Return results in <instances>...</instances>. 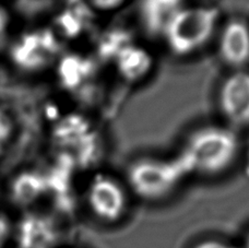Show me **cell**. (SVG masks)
I'll list each match as a JSON object with an SVG mask.
<instances>
[{
	"label": "cell",
	"mask_w": 249,
	"mask_h": 248,
	"mask_svg": "<svg viewBox=\"0 0 249 248\" xmlns=\"http://www.w3.org/2000/svg\"><path fill=\"white\" fill-rule=\"evenodd\" d=\"M45 113H46V116L50 119H55L57 117V109L55 106L53 105L45 106Z\"/></svg>",
	"instance_id": "18"
},
{
	"label": "cell",
	"mask_w": 249,
	"mask_h": 248,
	"mask_svg": "<svg viewBox=\"0 0 249 248\" xmlns=\"http://www.w3.org/2000/svg\"><path fill=\"white\" fill-rule=\"evenodd\" d=\"M188 176L179 159L142 158L127 168L129 188L144 200H160L167 197Z\"/></svg>",
	"instance_id": "3"
},
{
	"label": "cell",
	"mask_w": 249,
	"mask_h": 248,
	"mask_svg": "<svg viewBox=\"0 0 249 248\" xmlns=\"http://www.w3.org/2000/svg\"><path fill=\"white\" fill-rule=\"evenodd\" d=\"M89 6L101 12H112L121 8L126 0H88Z\"/></svg>",
	"instance_id": "13"
},
{
	"label": "cell",
	"mask_w": 249,
	"mask_h": 248,
	"mask_svg": "<svg viewBox=\"0 0 249 248\" xmlns=\"http://www.w3.org/2000/svg\"><path fill=\"white\" fill-rule=\"evenodd\" d=\"M241 151L236 131L228 126L209 125L196 129L177 158L187 174L217 176L229 171Z\"/></svg>",
	"instance_id": "1"
},
{
	"label": "cell",
	"mask_w": 249,
	"mask_h": 248,
	"mask_svg": "<svg viewBox=\"0 0 249 248\" xmlns=\"http://www.w3.org/2000/svg\"><path fill=\"white\" fill-rule=\"evenodd\" d=\"M195 248H235L231 245L224 244V243L216 242V241H206L195 246Z\"/></svg>",
	"instance_id": "15"
},
{
	"label": "cell",
	"mask_w": 249,
	"mask_h": 248,
	"mask_svg": "<svg viewBox=\"0 0 249 248\" xmlns=\"http://www.w3.org/2000/svg\"><path fill=\"white\" fill-rule=\"evenodd\" d=\"M219 109L235 131L249 127V71L234 70L226 77L219 89Z\"/></svg>",
	"instance_id": "4"
},
{
	"label": "cell",
	"mask_w": 249,
	"mask_h": 248,
	"mask_svg": "<svg viewBox=\"0 0 249 248\" xmlns=\"http://www.w3.org/2000/svg\"><path fill=\"white\" fill-rule=\"evenodd\" d=\"M220 59L233 70L245 69L249 64V24L232 19L222 26L217 41Z\"/></svg>",
	"instance_id": "7"
},
{
	"label": "cell",
	"mask_w": 249,
	"mask_h": 248,
	"mask_svg": "<svg viewBox=\"0 0 249 248\" xmlns=\"http://www.w3.org/2000/svg\"><path fill=\"white\" fill-rule=\"evenodd\" d=\"M8 231H9V227H8V222L7 220L0 216V246L4 241V238L8 235Z\"/></svg>",
	"instance_id": "16"
},
{
	"label": "cell",
	"mask_w": 249,
	"mask_h": 248,
	"mask_svg": "<svg viewBox=\"0 0 249 248\" xmlns=\"http://www.w3.org/2000/svg\"><path fill=\"white\" fill-rule=\"evenodd\" d=\"M93 72L91 63L79 56H67L59 65L61 84L69 90H78L86 80H90Z\"/></svg>",
	"instance_id": "11"
},
{
	"label": "cell",
	"mask_w": 249,
	"mask_h": 248,
	"mask_svg": "<svg viewBox=\"0 0 249 248\" xmlns=\"http://www.w3.org/2000/svg\"><path fill=\"white\" fill-rule=\"evenodd\" d=\"M57 233L48 218L28 215L20 225L21 248H51L57 241Z\"/></svg>",
	"instance_id": "10"
},
{
	"label": "cell",
	"mask_w": 249,
	"mask_h": 248,
	"mask_svg": "<svg viewBox=\"0 0 249 248\" xmlns=\"http://www.w3.org/2000/svg\"><path fill=\"white\" fill-rule=\"evenodd\" d=\"M247 248H249V237H248V242H247Z\"/></svg>",
	"instance_id": "19"
},
{
	"label": "cell",
	"mask_w": 249,
	"mask_h": 248,
	"mask_svg": "<svg viewBox=\"0 0 249 248\" xmlns=\"http://www.w3.org/2000/svg\"><path fill=\"white\" fill-rule=\"evenodd\" d=\"M4 28H6V16L0 10V48L4 43Z\"/></svg>",
	"instance_id": "17"
},
{
	"label": "cell",
	"mask_w": 249,
	"mask_h": 248,
	"mask_svg": "<svg viewBox=\"0 0 249 248\" xmlns=\"http://www.w3.org/2000/svg\"><path fill=\"white\" fill-rule=\"evenodd\" d=\"M220 25L219 9L212 6H186L177 13L162 35L172 54L188 57L206 47Z\"/></svg>",
	"instance_id": "2"
},
{
	"label": "cell",
	"mask_w": 249,
	"mask_h": 248,
	"mask_svg": "<svg viewBox=\"0 0 249 248\" xmlns=\"http://www.w3.org/2000/svg\"><path fill=\"white\" fill-rule=\"evenodd\" d=\"M113 63L124 81L139 82L148 76L153 67V59L144 47L130 43L118 53Z\"/></svg>",
	"instance_id": "9"
},
{
	"label": "cell",
	"mask_w": 249,
	"mask_h": 248,
	"mask_svg": "<svg viewBox=\"0 0 249 248\" xmlns=\"http://www.w3.org/2000/svg\"><path fill=\"white\" fill-rule=\"evenodd\" d=\"M59 50L54 33L50 30H43L24 35L20 43L12 48L11 54L18 66L35 70L50 64Z\"/></svg>",
	"instance_id": "6"
},
{
	"label": "cell",
	"mask_w": 249,
	"mask_h": 248,
	"mask_svg": "<svg viewBox=\"0 0 249 248\" xmlns=\"http://www.w3.org/2000/svg\"><path fill=\"white\" fill-rule=\"evenodd\" d=\"M46 189L45 181L37 173H24L13 181L11 198L18 206H29Z\"/></svg>",
	"instance_id": "12"
},
{
	"label": "cell",
	"mask_w": 249,
	"mask_h": 248,
	"mask_svg": "<svg viewBox=\"0 0 249 248\" xmlns=\"http://www.w3.org/2000/svg\"><path fill=\"white\" fill-rule=\"evenodd\" d=\"M87 197L93 213L107 222L119 220L126 210V190L112 176H95L89 185Z\"/></svg>",
	"instance_id": "5"
},
{
	"label": "cell",
	"mask_w": 249,
	"mask_h": 248,
	"mask_svg": "<svg viewBox=\"0 0 249 248\" xmlns=\"http://www.w3.org/2000/svg\"><path fill=\"white\" fill-rule=\"evenodd\" d=\"M12 124L0 114V152L11 135Z\"/></svg>",
	"instance_id": "14"
},
{
	"label": "cell",
	"mask_w": 249,
	"mask_h": 248,
	"mask_svg": "<svg viewBox=\"0 0 249 248\" xmlns=\"http://www.w3.org/2000/svg\"><path fill=\"white\" fill-rule=\"evenodd\" d=\"M187 4L186 0H140L138 17L144 33L162 38L168 23Z\"/></svg>",
	"instance_id": "8"
}]
</instances>
